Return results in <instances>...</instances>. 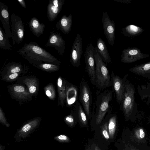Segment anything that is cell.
<instances>
[{
	"label": "cell",
	"instance_id": "cell-31",
	"mask_svg": "<svg viewBox=\"0 0 150 150\" xmlns=\"http://www.w3.org/2000/svg\"><path fill=\"white\" fill-rule=\"evenodd\" d=\"M17 1L23 7L25 8H26V5L24 0H17Z\"/></svg>",
	"mask_w": 150,
	"mask_h": 150
},
{
	"label": "cell",
	"instance_id": "cell-23",
	"mask_svg": "<svg viewBox=\"0 0 150 150\" xmlns=\"http://www.w3.org/2000/svg\"><path fill=\"white\" fill-rule=\"evenodd\" d=\"M117 119L115 115L110 119L108 124V132L110 139H112L114 136L116 127Z\"/></svg>",
	"mask_w": 150,
	"mask_h": 150
},
{
	"label": "cell",
	"instance_id": "cell-30",
	"mask_svg": "<svg viewBox=\"0 0 150 150\" xmlns=\"http://www.w3.org/2000/svg\"><path fill=\"white\" fill-rule=\"evenodd\" d=\"M21 69L20 67L18 66H16L14 67L11 69V71L12 74L17 73L20 71Z\"/></svg>",
	"mask_w": 150,
	"mask_h": 150
},
{
	"label": "cell",
	"instance_id": "cell-38",
	"mask_svg": "<svg viewBox=\"0 0 150 150\" xmlns=\"http://www.w3.org/2000/svg\"><path fill=\"white\" fill-rule=\"evenodd\" d=\"M5 148V146L2 145L1 144L0 145V150H4Z\"/></svg>",
	"mask_w": 150,
	"mask_h": 150
},
{
	"label": "cell",
	"instance_id": "cell-21",
	"mask_svg": "<svg viewBox=\"0 0 150 150\" xmlns=\"http://www.w3.org/2000/svg\"><path fill=\"white\" fill-rule=\"evenodd\" d=\"M132 72L143 75L150 73V62L142 64L129 69Z\"/></svg>",
	"mask_w": 150,
	"mask_h": 150
},
{
	"label": "cell",
	"instance_id": "cell-22",
	"mask_svg": "<svg viewBox=\"0 0 150 150\" xmlns=\"http://www.w3.org/2000/svg\"><path fill=\"white\" fill-rule=\"evenodd\" d=\"M9 37L6 34L0 26V48L1 49L11 50L12 46L9 40Z\"/></svg>",
	"mask_w": 150,
	"mask_h": 150
},
{
	"label": "cell",
	"instance_id": "cell-25",
	"mask_svg": "<svg viewBox=\"0 0 150 150\" xmlns=\"http://www.w3.org/2000/svg\"><path fill=\"white\" fill-rule=\"evenodd\" d=\"M70 115L66 117L64 121L70 127H72L75 125L76 120H77L76 114L74 110H71Z\"/></svg>",
	"mask_w": 150,
	"mask_h": 150
},
{
	"label": "cell",
	"instance_id": "cell-6",
	"mask_svg": "<svg viewBox=\"0 0 150 150\" xmlns=\"http://www.w3.org/2000/svg\"><path fill=\"white\" fill-rule=\"evenodd\" d=\"M95 49L91 42L87 45L84 55L86 70L91 84L94 86H96Z\"/></svg>",
	"mask_w": 150,
	"mask_h": 150
},
{
	"label": "cell",
	"instance_id": "cell-9",
	"mask_svg": "<svg viewBox=\"0 0 150 150\" xmlns=\"http://www.w3.org/2000/svg\"><path fill=\"white\" fill-rule=\"evenodd\" d=\"M82 52V38L80 35L78 34L73 44L70 54V62L74 67H78L80 66Z\"/></svg>",
	"mask_w": 150,
	"mask_h": 150
},
{
	"label": "cell",
	"instance_id": "cell-7",
	"mask_svg": "<svg viewBox=\"0 0 150 150\" xmlns=\"http://www.w3.org/2000/svg\"><path fill=\"white\" fill-rule=\"evenodd\" d=\"M38 119L33 120L23 125L17 130L14 138V142H20L23 141L36 131L40 124Z\"/></svg>",
	"mask_w": 150,
	"mask_h": 150
},
{
	"label": "cell",
	"instance_id": "cell-34",
	"mask_svg": "<svg viewBox=\"0 0 150 150\" xmlns=\"http://www.w3.org/2000/svg\"><path fill=\"white\" fill-rule=\"evenodd\" d=\"M18 75V74L17 73L13 74L10 75L9 77L11 79H13L16 78Z\"/></svg>",
	"mask_w": 150,
	"mask_h": 150
},
{
	"label": "cell",
	"instance_id": "cell-37",
	"mask_svg": "<svg viewBox=\"0 0 150 150\" xmlns=\"http://www.w3.org/2000/svg\"><path fill=\"white\" fill-rule=\"evenodd\" d=\"M46 94L48 97H50L51 96V93L49 90H47L46 91Z\"/></svg>",
	"mask_w": 150,
	"mask_h": 150
},
{
	"label": "cell",
	"instance_id": "cell-5",
	"mask_svg": "<svg viewBox=\"0 0 150 150\" xmlns=\"http://www.w3.org/2000/svg\"><path fill=\"white\" fill-rule=\"evenodd\" d=\"M79 99L87 117L92 116V98L90 88L84 78L81 80L79 85Z\"/></svg>",
	"mask_w": 150,
	"mask_h": 150
},
{
	"label": "cell",
	"instance_id": "cell-17",
	"mask_svg": "<svg viewBox=\"0 0 150 150\" xmlns=\"http://www.w3.org/2000/svg\"><path fill=\"white\" fill-rule=\"evenodd\" d=\"M95 47L106 65L108 63L111 62V60L105 42L100 38L98 39Z\"/></svg>",
	"mask_w": 150,
	"mask_h": 150
},
{
	"label": "cell",
	"instance_id": "cell-24",
	"mask_svg": "<svg viewBox=\"0 0 150 150\" xmlns=\"http://www.w3.org/2000/svg\"><path fill=\"white\" fill-rule=\"evenodd\" d=\"M69 98L68 100L67 103L69 105L75 104L78 97L77 88L76 86L71 85L70 87Z\"/></svg>",
	"mask_w": 150,
	"mask_h": 150
},
{
	"label": "cell",
	"instance_id": "cell-15",
	"mask_svg": "<svg viewBox=\"0 0 150 150\" xmlns=\"http://www.w3.org/2000/svg\"><path fill=\"white\" fill-rule=\"evenodd\" d=\"M0 20L6 34L10 38H12V33L10 26V18L8 6L0 2Z\"/></svg>",
	"mask_w": 150,
	"mask_h": 150
},
{
	"label": "cell",
	"instance_id": "cell-3",
	"mask_svg": "<svg viewBox=\"0 0 150 150\" xmlns=\"http://www.w3.org/2000/svg\"><path fill=\"white\" fill-rule=\"evenodd\" d=\"M112 97V92L109 90H105L97 96L93 106L92 116L95 117L96 124H100L109 110L110 103Z\"/></svg>",
	"mask_w": 150,
	"mask_h": 150
},
{
	"label": "cell",
	"instance_id": "cell-28",
	"mask_svg": "<svg viewBox=\"0 0 150 150\" xmlns=\"http://www.w3.org/2000/svg\"><path fill=\"white\" fill-rule=\"evenodd\" d=\"M40 67L45 69H57L58 67L56 65L48 63L42 64L40 65Z\"/></svg>",
	"mask_w": 150,
	"mask_h": 150
},
{
	"label": "cell",
	"instance_id": "cell-4",
	"mask_svg": "<svg viewBox=\"0 0 150 150\" xmlns=\"http://www.w3.org/2000/svg\"><path fill=\"white\" fill-rule=\"evenodd\" d=\"M10 20L13 45H20L24 39L25 33L24 26L22 19L14 12L11 15Z\"/></svg>",
	"mask_w": 150,
	"mask_h": 150
},
{
	"label": "cell",
	"instance_id": "cell-19",
	"mask_svg": "<svg viewBox=\"0 0 150 150\" xmlns=\"http://www.w3.org/2000/svg\"><path fill=\"white\" fill-rule=\"evenodd\" d=\"M73 110L80 123L83 126H86L87 125L86 115L82 105L78 101L74 105Z\"/></svg>",
	"mask_w": 150,
	"mask_h": 150
},
{
	"label": "cell",
	"instance_id": "cell-13",
	"mask_svg": "<svg viewBox=\"0 0 150 150\" xmlns=\"http://www.w3.org/2000/svg\"><path fill=\"white\" fill-rule=\"evenodd\" d=\"M112 85L115 93L116 100L118 103L122 102L125 91L124 83L119 76L115 75L113 71L111 75Z\"/></svg>",
	"mask_w": 150,
	"mask_h": 150
},
{
	"label": "cell",
	"instance_id": "cell-36",
	"mask_svg": "<svg viewBox=\"0 0 150 150\" xmlns=\"http://www.w3.org/2000/svg\"><path fill=\"white\" fill-rule=\"evenodd\" d=\"M63 82L61 78H58V79L57 84L59 87H61L62 85Z\"/></svg>",
	"mask_w": 150,
	"mask_h": 150
},
{
	"label": "cell",
	"instance_id": "cell-14",
	"mask_svg": "<svg viewBox=\"0 0 150 150\" xmlns=\"http://www.w3.org/2000/svg\"><path fill=\"white\" fill-rule=\"evenodd\" d=\"M65 0H50L47 7V15L48 20L54 21L60 12Z\"/></svg>",
	"mask_w": 150,
	"mask_h": 150
},
{
	"label": "cell",
	"instance_id": "cell-16",
	"mask_svg": "<svg viewBox=\"0 0 150 150\" xmlns=\"http://www.w3.org/2000/svg\"><path fill=\"white\" fill-rule=\"evenodd\" d=\"M72 22L71 14L68 16L64 15L57 22L56 25V28L64 33L68 34L71 29Z\"/></svg>",
	"mask_w": 150,
	"mask_h": 150
},
{
	"label": "cell",
	"instance_id": "cell-8",
	"mask_svg": "<svg viewBox=\"0 0 150 150\" xmlns=\"http://www.w3.org/2000/svg\"><path fill=\"white\" fill-rule=\"evenodd\" d=\"M124 86L122 109L125 115L126 116H128L132 111L134 100V90L133 87L129 83H124Z\"/></svg>",
	"mask_w": 150,
	"mask_h": 150
},
{
	"label": "cell",
	"instance_id": "cell-40",
	"mask_svg": "<svg viewBox=\"0 0 150 150\" xmlns=\"http://www.w3.org/2000/svg\"><path fill=\"white\" fill-rule=\"evenodd\" d=\"M86 150H94V148L93 149V148H92L91 147H89Z\"/></svg>",
	"mask_w": 150,
	"mask_h": 150
},
{
	"label": "cell",
	"instance_id": "cell-33",
	"mask_svg": "<svg viewBox=\"0 0 150 150\" xmlns=\"http://www.w3.org/2000/svg\"><path fill=\"white\" fill-rule=\"evenodd\" d=\"M36 90V88L34 86H32L29 88V91L31 93H34Z\"/></svg>",
	"mask_w": 150,
	"mask_h": 150
},
{
	"label": "cell",
	"instance_id": "cell-1",
	"mask_svg": "<svg viewBox=\"0 0 150 150\" xmlns=\"http://www.w3.org/2000/svg\"><path fill=\"white\" fill-rule=\"evenodd\" d=\"M19 54L28 60H41L59 63L60 62L52 54L34 42L25 43L17 51Z\"/></svg>",
	"mask_w": 150,
	"mask_h": 150
},
{
	"label": "cell",
	"instance_id": "cell-11",
	"mask_svg": "<svg viewBox=\"0 0 150 150\" xmlns=\"http://www.w3.org/2000/svg\"><path fill=\"white\" fill-rule=\"evenodd\" d=\"M65 42L60 33L54 30L50 31L46 44V47L54 48L60 55L63 56L65 49Z\"/></svg>",
	"mask_w": 150,
	"mask_h": 150
},
{
	"label": "cell",
	"instance_id": "cell-10",
	"mask_svg": "<svg viewBox=\"0 0 150 150\" xmlns=\"http://www.w3.org/2000/svg\"><path fill=\"white\" fill-rule=\"evenodd\" d=\"M102 22L104 34L109 43L112 46L114 44L115 39V23L111 20L106 11L103 12Z\"/></svg>",
	"mask_w": 150,
	"mask_h": 150
},
{
	"label": "cell",
	"instance_id": "cell-26",
	"mask_svg": "<svg viewBox=\"0 0 150 150\" xmlns=\"http://www.w3.org/2000/svg\"><path fill=\"white\" fill-rule=\"evenodd\" d=\"M54 139L62 143H68L71 141L70 138L67 136L65 135L56 136L54 137Z\"/></svg>",
	"mask_w": 150,
	"mask_h": 150
},
{
	"label": "cell",
	"instance_id": "cell-35",
	"mask_svg": "<svg viewBox=\"0 0 150 150\" xmlns=\"http://www.w3.org/2000/svg\"><path fill=\"white\" fill-rule=\"evenodd\" d=\"M115 1L119 2L121 3H130L131 1V0H114Z\"/></svg>",
	"mask_w": 150,
	"mask_h": 150
},
{
	"label": "cell",
	"instance_id": "cell-27",
	"mask_svg": "<svg viewBox=\"0 0 150 150\" xmlns=\"http://www.w3.org/2000/svg\"><path fill=\"white\" fill-rule=\"evenodd\" d=\"M108 122L105 123L101 126V132L103 136L106 139H110L108 132Z\"/></svg>",
	"mask_w": 150,
	"mask_h": 150
},
{
	"label": "cell",
	"instance_id": "cell-20",
	"mask_svg": "<svg viewBox=\"0 0 150 150\" xmlns=\"http://www.w3.org/2000/svg\"><path fill=\"white\" fill-rule=\"evenodd\" d=\"M142 28L133 25L127 26L122 29V33L125 36L133 37L138 35L144 31Z\"/></svg>",
	"mask_w": 150,
	"mask_h": 150
},
{
	"label": "cell",
	"instance_id": "cell-2",
	"mask_svg": "<svg viewBox=\"0 0 150 150\" xmlns=\"http://www.w3.org/2000/svg\"><path fill=\"white\" fill-rule=\"evenodd\" d=\"M96 86L100 89L108 88L112 85L111 78L106 65L95 47Z\"/></svg>",
	"mask_w": 150,
	"mask_h": 150
},
{
	"label": "cell",
	"instance_id": "cell-12",
	"mask_svg": "<svg viewBox=\"0 0 150 150\" xmlns=\"http://www.w3.org/2000/svg\"><path fill=\"white\" fill-rule=\"evenodd\" d=\"M149 56L148 54H144L137 48H129L122 51L121 56V61L124 63H129L134 62Z\"/></svg>",
	"mask_w": 150,
	"mask_h": 150
},
{
	"label": "cell",
	"instance_id": "cell-39",
	"mask_svg": "<svg viewBox=\"0 0 150 150\" xmlns=\"http://www.w3.org/2000/svg\"><path fill=\"white\" fill-rule=\"evenodd\" d=\"M94 150H100L97 146H96L94 148Z\"/></svg>",
	"mask_w": 150,
	"mask_h": 150
},
{
	"label": "cell",
	"instance_id": "cell-29",
	"mask_svg": "<svg viewBox=\"0 0 150 150\" xmlns=\"http://www.w3.org/2000/svg\"><path fill=\"white\" fill-rule=\"evenodd\" d=\"M14 91L16 92H22L24 91V88L21 86H17L14 87Z\"/></svg>",
	"mask_w": 150,
	"mask_h": 150
},
{
	"label": "cell",
	"instance_id": "cell-32",
	"mask_svg": "<svg viewBox=\"0 0 150 150\" xmlns=\"http://www.w3.org/2000/svg\"><path fill=\"white\" fill-rule=\"evenodd\" d=\"M139 137L140 138H143L145 136V133L143 130L142 129H140L139 130Z\"/></svg>",
	"mask_w": 150,
	"mask_h": 150
},
{
	"label": "cell",
	"instance_id": "cell-18",
	"mask_svg": "<svg viewBox=\"0 0 150 150\" xmlns=\"http://www.w3.org/2000/svg\"><path fill=\"white\" fill-rule=\"evenodd\" d=\"M28 25L30 31L37 37H39L43 34L45 28V25L43 23H40L36 17L32 18Z\"/></svg>",
	"mask_w": 150,
	"mask_h": 150
}]
</instances>
